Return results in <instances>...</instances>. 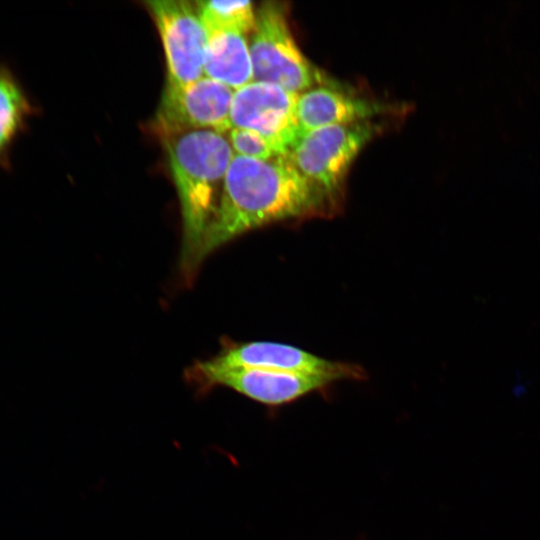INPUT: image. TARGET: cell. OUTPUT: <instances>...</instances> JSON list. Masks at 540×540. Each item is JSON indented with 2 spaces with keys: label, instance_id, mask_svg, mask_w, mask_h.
<instances>
[{
  "label": "cell",
  "instance_id": "1",
  "mask_svg": "<svg viewBox=\"0 0 540 540\" xmlns=\"http://www.w3.org/2000/svg\"><path fill=\"white\" fill-rule=\"evenodd\" d=\"M333 209V204L301 175L288 155L271 160L234 155L196 265L251 230L282 221L325 216Z\"/></svg>",
  "mask_w": 540,
  "mask_h": 540
},
{
  "label": "cell",
  "instance_id": "2",
  "mask_svg": "<svg viewBox=\"0 0 540 540\" xmlns=\"http://www.w3.org/2000/svg\"><path fill=\"white\" fill-rule=\"evenodd\" d=\"M227 133L187 129L158 134L179 196L183 220L181 267L189 277L205 233L218 209L234 157Z\"/></svg>",
  "mask_w": 540,
  "mask_h": 540
},
{
  "label": "cell",
  "instance_id": "3",
  "mask_svg": "<svg viewBox=\"0 0 540 540\" xmlns=\"http://www.w3.org/2000/svg\"><path fill=\"white\" fill-rule=\"evenodd\" d=\"M255 16L249 42L253 81L273 83L298 94L332 83L298 47L283 3L263 2L255 10Z\"/></svg>",
  "mask_w": 540,
  "mask_h": 540
},
{
  "label": "cell",
  "instance_id": "4",
  "mask_svg": "<svg viewBox=\"0 0 540 540\" xmlns=\"http://www.w3.org/2000/svg\"><path fill=\"white\" fill-rule=\"evenodd\" d=\"M373 134L368 121L322 127L306 133L288 156L301 175L334 204L351 164Z\"/></svg>",
  "mask_w": 540,
  "mask_h": 540
},
{
  "label": "cell",
  "instance_id": "5",
  "mask_svg": "<svg viewBox=\"0 0 540 540\" xmlns=\"http://www.w3.org/2000/svg\"><path fill=\"white\" fill-rule=\"evenodd\" d=\"M166 57L167 81L186 85L204 76L207 32L196 2L148 1Z\"/></svg>",
  "mask_w": 540,
  "mask_h": 540
},
{
  "label": "cell",
  "instance_id": "6",
  "mask_svg": "<svg viewBox=\"0 0 540 540\" xmlns=\"http://www.w3.org/2000/svg\"><path fill=\"white\" fill-rule=\"evenodd\" d=\"M233 95V89L205 76L186 85L166 83L155 129L158 134L187 129L227 133Z\"/></svg>",
  "mask_w": 540,
  "mask_h": 540
},
{
  "label": "cell",
  "instance_id": "7",
  "mask_svg": "<svg viewBox=\"0 0 540 540\" xmlns=\"http://www.w3.org/2000/svg\"><path fill=\"white\" fill-rule=\"evenodd\" d=\"M298 95L273 83L252 81L234 91L231 128L257 131L288 155L304 136L295 114Z\"/></svg>",
  "mask_w": 540,
  "mask_h": 540
},
{
  "label": "cell",
  "instance_id": "8",
  "mask_svg": "<svg viewBox=\"0 0 540 540\" xmlns=\"http://www.w3.org/2000/svg\"><path fill=\"white\" fill-rule=\"evenodd\" d=\"M190 370L194 381L202 387L226 386L268 406L290 403L336 382L314 374L218 367L209 360L195 363Z\"/></svg>",
  "mask_w": 540,
  "mask_h": 540
},
{
  "label": "cell",
  "instance_id": "9",
  "mask_svg": "<svg viewBox=\"0 0 540 540\" xmlns=\"http://www.w3.org/2000/svg\"><path fill=\"white\" fill-rule=\"evenodd\" d=\"M225 368H254L326 376L334 381L363 380L361 366L332 361L299 347L271 341L234 343L209 360Z\"/></svg>",
  "mask_w": 540,
  "mask_h": 540
},
{
  "label": "cell",
  "instance_id": "10",
  "mask_svg": "<svg viewBox=\"0 0 540 540\" xmlns=\"http://www.w3.org/2000/svg\"><path fill=\"white\" fill-rule=\"evenodd\" d=\"M378 112L376 104L351 95L334 83L300 93L295 107L303 135L322 127L367 121Z\"/></svg>",
  "mask_w": 540,
  "mask_h": 540
},
{
  "label": "cell",
  "instance_id": "11",
  "mask_svg": "<svg viewBox=\"0 0 540 540\" xmlns=\"http://www.w3.org/2000/svg\"><path fill=\"white\" fill-rule=\"evenodd\" d=\"M39 113L22 81L6 62L0 61V169H12V151L26 134L30 119Z\"/></svg>",
  "mask_w": 540,
  "mask_h": 540
},
{
  "label": "cell",
  "instance_id": "12",
  "mask_svg": "<svg viewBox=\"0 0 540 540\" xmlns=\"http://www.w3.org/2000/svg\"><path fill=\"white\" fill-rule=\"evenodd\" d=\"M204 76L234 91L253 81V66L245 34L231 30H206Z\"/></svg>",
  "mask_w": 540,
  "mask_h": 540
},
{
  "label": "cell",
  "instance_id": "13",
  "mask_svg": "<svg viewBox=\"0 0 540 540\" xmlns=\"http://www.w3.org/2000/svg\"><path fill=\"white\" fill-rule=\"evenodd\" d=\"M196 5L206 30L251 32L255 26V10L250 1H197Z\"/></svg>",
  "mask_w": 540,
  "mask_h": 540
},
{
  "label": "cell",
  "instance_id": "14",
  "mask_svg": "<svg viewBox=\"0 0 540 540\" xmlns=\"http://www.w3.org/2000/svg\"><path fill=\"white\" fill-rule=\"evenodd\" d=\"M227 134L235 155L259 160L286 156L271 140L257 131L231 128Z\"/></svg>",
  "mask_w": 540,
  "mask_h": 540
}]
</instances>
